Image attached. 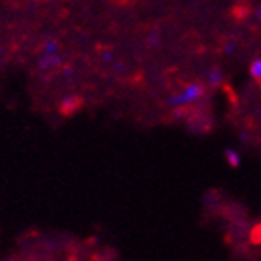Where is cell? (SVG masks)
I'll return each mask as SVG.
<instances>
[{
    "mask_svg": "<svg viewBox=\"0 0 261 261\" xmlns=\"http://www.w3.org/2000/svg\"><path fill=\"white\" fill-rule=\"evenodd\" d=\"M259 19H261V8H259Z\"/></svg>",
    "mask_w": 261,
    "mask_h": 261,
    "instance_id": "cell-5",
    "label": "cell"
},
{
    "mask_svg": "<svg viewBox=\"0 0 261 261\" xmlns=\"http://www.w3.org/2000/svg\"><path fill=\"white\" fill-rule=\"evenodd\" d=\"M201 93H203V86H201L200 82H192V84H189V86L183 90V93H181V95L174 97L170 103H172V105H181V103H189V101H196Z\"/></svg>",
    "mask_w": 261,
    "mask_h": 261,
    "instance_id": "cell-1",
    "label": "cell"
},
{
    "mask_svg": "<svg viewBox=\"0 0 261 261\" xmlns=\"http://www.w3.org/2000/svg\"><path fill=\"white\" fill-rule=\"evenodd\" d=\"M226 155H228V161H229V164H231V166H239V155H237V153L228 151Z\"/></svg>",
    "mask_w": 261,
    "mask_h": 261,
    "instance_id": "cell-4",
    "label": "cell"
},
{
    "mask_svg": "<svg viewBox=\"0 0 261 261\" xmlns=\"http://www.w3.org/2000/svg\"><path fill=\"white\" fill-rule=\"evenodd\" d=\"M250 75L254 76V81H256L257 84L261 86V60L252 62V65H250Z\"/></svg>",
    "mask_w": 261,
    "mask_h": 261,
    "instance_id": "cell-3",
    "label": "cell"
},
{
    "mask_svg": "<svg viewBox=\"0 0 261 261\" xmlns=\"http://www.w3.org/2000/svg\"><path fill=\"white\" fill-rule=\"evenodd\" d=\"M76 105H81V99H79V97H69V99H65L64 103H62V112H65V114H69V112H73V110H75Z\"/></svg>",
    "mask_w": 261,
    "mask_h": 261,
    "instance_id": "cell-2",
    "label": "cell"
}]
</instances>
